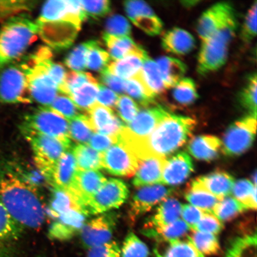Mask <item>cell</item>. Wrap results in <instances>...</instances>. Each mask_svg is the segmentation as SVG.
<instances>
[{"instance_id":"obj_1","label":"cell","mask_w":257,"mask_h":257,"mask_svg":"<svg viewBox=\"0 0 257 257\" xmlns=\"http://www.w3.org/2000/svg\"><path fill=\"white\" fill-rule=\"evenodd\" d=\"M37 191L9 165L0 168V200L22 227L39 229L46 219V208Z\"/></svg>"},{"instance_id":"obj_2","label":"cell","mask_w":257,"mask_h":257,"mask_svg":"<svg viewBox=\"0 0 257 257\" xmlns=\"http://www.w3.org/2000/svg\"><path fill=\"white\" fill-rule=\"evenodd\" d=\"M195 124L190 117L169 112L149 137L136 138L135 153L140 161L153 156L166 158L185 143Z\"/></svg>"},{"instance_id":"obj_3","label":"cell","mask_w":257,"mask_h":257,"mask_svg":"<svg viewBox=\"0 0 257 257\" xmlns=\"http://www.w3.org/2000/svg\"><path fill=\"white\" fill-rule=\"evenodd\" d=\"M37 34V22L25 14L4 22L0 27V71L23 56Z\"/></svg>"},{"instance_id":"obj_4","label":"cell","mask_w":257,"mask_h":257,"mask_svg":"<svg viewBox=\"0 0 257 257\" xmlns=\"http://www.w3.org/2000/svg\"><path fill=\"white\" fill-rule=\"evenodd\" d=\"M237 25L234 14L210 38L202 41L197 67L200 75L216 71L226 63L229 44L236 33Z\"/></svg>"},{"instance_id":"obj_5","label":"cell","mask_w":257,"mask_h":257,"mask_svg":"<svg viewBox=\"0 0 257 257\" xmlns=\"http://www.w3.org/2000/svg\"><path fill=\"white\" fill-rule=\"evenodd\" d=\"M20 130L33 150L36 168L53 186V173L58 161L67 152L71 144L27 128L20 127Z\"/></svg>"},{"instance_id":"obj_6","label":"cell","mask_w":257,"mask_h":257,"mask_svg":"<svg viewBox=\"0 0 257 257\" xmlns=\"http://www.w3.org/2000/svg\"><path fill=\"white\" fill-rule=\"evenodd\" d=\"M20 127L70 142L69 121L49 107H41L25 115Z\"/></svg>"},{"instance_id":"obj_7","label":"cell","mask_w":257,"mask_h":257,"mask_svg":"<svg viewBox=\"0 0 257 257\" xmlns=\"http://www.w3.org/2000/svg\"><path fill=\"white\" fill-rule=\"evenodd\" d=\"M23 64L13 63L0 71V102L5 104L31 103Z\"/></svg>"},{"instance_id":"obj_8","label":"cell","mask_w":257,"mask_h":257,"mask_svg":"<svg viewBox=\"0 0 257 257\" xmlns=\"http://www.w3.org/2000/svg\"><path fill=\"white\" fill-rule=\"evenodd\" d=\"M27 75L29 91L32 100L48 107L56 98L59 88L48 76L46 69L33 56L22 62Z\"/></svg>"},{"instance_id":"obj_9","label":"cell","mask_w":257,"mask_h":257,"mask_svg":"<svg viewBox=\"0 0 257 257\" xmlns=\"http://www.w3.org/2000/svg\"><path fill=\"white\" fill-rule=\"evenodd\" d=\"M127 185L117 179L107 180L96 194L88 201L85 213L97 214L117 208L127 200L128 196Z\"/></svg>"},{"instance_id":"obj_10","label":"cell","mask_w":257,"mask_h":257,"mask_svg":"<svg viewBox=\"0 0 257 257\" xmlns=\"http://www.w3.org/2000/svg\"><path fill=\"white\" fill-rule=\"evenodd\" d=\"M256 117L247 115L230 125L224 134L223 152L227 156H236L248 150L255 139Z\"/></svg>"},{"instance_id":"obj_11","label":"cell","mask_w":257,"mask_h":257,"mask_svg":"<svg viewBox=\"0 0 257 257\" xmlns=\"http://www.w3.org/2000/svg\"><path fill=\"white\" fill-rule=\"evenodd\" d=\"M140 163L133 152L118 140L116 143L102 154V168L112 175L133 176Z\"/></svg>"},{"instance_id":"obj_12","label":"cell","mask_w":257,"mask_h":257,"mask_svg":"<svg viewBox=\"0 0 257 257\" xmlns=\"http://www.w3.org/2000/svg\"><path fill=\"white\" fill-rule=\"evenodd\" d=\"M36 22L38 34L42 40L56 50L64 49L71 46L80 29L69 22Z\"/></svg>"},{"instance_id":"obj_13","label":"cell","mask_w":257,"mask_h":257,"mask_svg":"<svg viewBox=\"0 0 257 257\" xmlns=\"http://www.w3.org/2000/svg\"><path fill=\"white\" fill-rule=\"evenodd\" d=\"M85 19L87 18L80 1L51 0L45 3L37 21H66L80 27Z\"/></svg>"},{"instance_id":"obj_14","label":"cell","mask_w":257,"mask_h":257,"mask_svg":"<svg viewBox=\"0 0 257 257\" xmlns=\"http://www.w3.org/2000/svg\"><path fill=\"white\" fill-rule=\"evenodd\" d=\"M115 224L116 218L112 214H103L88 221L80 232L83 245L89 249L110 242Z\"/></svg>"},{"instance_id":"obj_15","label":"cell","mask_w":257,"mask_h":257,"mask_svg":"<svg viewBox=\"0 0 257 257\" xmlns=\"http://www.w3.org/2000/svg\"><path fill=\"white\" fill-rule=\"evenodd\" d=\"M107 180L98 170L82 171L78 170L72 187L66 191H69L75 197L82 211L86 215V204Z\"/></svg>"},{"instance_id":"obj_16","label":"cell","mask_w":257,"mask_h":257,"mask_svg":"<svg viewBox=\"0 0 257 257\" xmlns=\"http://www.w3.org/2000/svg\"><path fill=\"white\" fill-rule=\"evenodd\" d=\"M174 189L163 185H156L140 188L134 194L131 203L130 217L136 219L152 210L159 202L168 198Z\"/></svg>"},{"instance_id":"obj_17","label":"cell","mask_w":257,"mask_h":257,"mask_svg":"<svg viewBox=\"0 0 257 257\" xmlns=\"http://www.w3.org/2000/svg\"><path fill=\"white\" fill-rule=\"evenodd\" d=\"M124 6L128 18L147 34L155 36L162 32V21L146 2L126 1Z\"/></svg>"},{"instance_id":"obj_18","label":"cell","mask_w":257,"mask_h":257,"mask_svg":"<svg viewBox=\"0 0 257 257\" xmlns=\"http://www.w3.org/2000/svg\"><path fill=\"white\" fill-rule=\"evenodd\" d=\"M236 14L229 3H219L207 10L199 19L197 30L202 41L206 40Z\"/></svg>"},{"instance_id":"obj_19","label":"cell","mask_w":257,"mask_h":257,"mask_svg":"<svg viewBox=\"0 0 257 257\" xmlns=\"http://www.w3.org/2000/svg\"><path fill=\"white\" fill-rule=\"evenodd\" d=\"M86 216L82 212L76 210L61 214L51 225L48 237L51 240L59 241L72 239L84 226Z\"/></svg>"},{"instance_id":"obj_20","label":"cell","mask_w":257,"mask_h":257,"mask_svg":"<svg viewBox=\"0 0 257 257\" xmlns=\"http://www.w3.org/2000/svg\"><path fill=\"white\" fill-rule=\"evenodd\" d=\"M86 115L94 133L116 137L125 126L113 111L98 102L89 109Z\"/></svg>"},{"instance_id":"obj_21","label":"cell","mask_w":257,"mask_h":257,"mask_svg":"<svg viewBox=\"0 0 257 257\" xmlns=\"http://www.w3.org/2000/svg\"><path fill=\"white\" fill-rule=\"evenodd\" d=\"M194 170L192 160L188 153L181 152L166 159L164 166L162 184H182Z\"/></svg>"},{"instance_id":"obj_22","label":"cell","mask_w":257,"mask_h":257,"mask_svg":"<svg viewBox=\"0 0 257 257\" xmlns=\"http://www.w3.org/2000/svg\"><path fill=\"white\" fill-rule=\"evenodd\" d=\"M169 112L161 106L149 107L138 112L127 128L134 136L141 138L149 137Z\"/></svg>"},{"instance_id":"obj_23","label":"cell","mask_w":257,"mask_h":257,"mask_svg":"<svg viewBox=\"0 0 257 257\" xmlns=\"http://www.w3.org/2000/svg\"><path fill=\"white\" fill-rule=\"evenodd\" d=\"M22 228L0 200V257L11 256L15 243L21 235Z\"/></svg>"},{"instance_id":"obj_24","label":"cell","mask_w":257,"mask_h":257,"mask_svg":"<svg viewBox=\"0 0 257 257\" xmlns=\"http://www.w3.org/2000/svg\"><path fill=\"white\" fill-rule=\"evenodd\" d=\"M166 158L150 156L140 161L133 184L137 188L162 184V175Z\"/></svg>"},{"instance_id":"obj_25","label":"cell","mask_w":257,"mask_h":257,"mask_svg":"<svg viewBox=\"0 0 257 257\" xmlns=\"http://www.w3.org/2000/svg\"><path fill=\"white\" fill-rule=\"evenodd\" d=\"M182 205L176 199H165L156 213L145 225L143 231L157 230L174 223L181 216Z\"/></svg>"},{"instance_id":"obj_26","label":"cell","mask_w":257,"mask_h":257,"mask_svg":"<svg viewBox=\"0 0 257 257\" xmlns=\"http://www.w3.org/2000/svg\"><path fill=\"white\" fill-rule=\"evenodd\" d=\"M162 43L164 49L176 55H185L195 46L194 37L188 32L178 28L164 34Z\"/></svg>"},{"instance_id":"obj_27","label":"cell","mask_w":257,"mask_h":257,"mask_svg":"<svg viewBox=\"0 0 257 257\" xmlns=\"http://www.w3.org/2000/svg\"><path fill=\"white\" fill-rule=\"evenodd\" d=\"M78 172L76 160L71 152L64 153L57 163L53 176L54 188L69 190Z\"/></svg>"},{"instance_id":"obj_28","label":"cell","mask_w":257,"mask_h":257,"mask_svg":"<svg viewBox=\"0 0 257 257\" xmlns=\"http://www.w3.org/2000/svg\"><path fill=\"white\" fill-rule=\"evenodd\" d=\"M200 185L218 200L232 194L234 181L229 173L216 172L197 179Z\"/></svg>"},{"instance_id":"obj_29","label":"cell","mask_w":257,"mask_h":257,"mask_svg":"<svg viewBox=\"0 0 257 257\" xmlns=\"http://www.w3.org/2000/svg\"><path fill=\"white\" fill-rule=\"evenodd\" d=\"M148 57L146 51L142 53L131 54L119 60L108 64L107 69L112 75L123 80L134 78L142 69L145 60Z\"/></svg>"},{"instance_id":"obj_30","label":"cell","mask_w":257,"mask_h":257,"mask_svg":"<svg viewBox=\"0 0 257 257\" xmlns=\"http://www.w3.org/2000/svg\"><path fill=\"white\" fill-rule=\"evenodd\" d=\"M221 141L211 136H199L189 143L188 149L195 158L201 160L210 161L216 158L221 147Z\"/></svg>"},{"instance_id":"obj_31","label":"cell","mask_w":257,"mask_h":257,"mask_svg":"<svg viewBox=\"0 0 257 257\" xmlns=\"http://www.w3.org/2000/svg\"><path fill=\"white\" fill-rule=\"evenodd\" d=\"M103 39L108 48L109 55L114 61L121 60L131 54L146 51L130 37H115L104 33Z\"/></svg>"},{"instance_id":"obj_32","label":"cell","mask_w":257,"mask_h":257,"mask_svg":"<svg viewBox=\"0 0 257 257\" xmlns=\"http://www.w3.org/2000/svg\"><path fill=\"white\" fill-rule=\"evenodd\" d=\"M156 63L166 89L174 87L186 72L185 64L175 58L161 57Z\"/></svg>"},{"instance_id":"obj_33","label":"cell","mask_w":257,"mask_h":257,"mask_svg":"<svg viewBox=\"0 0 257 257\" xmlns=\"http://www.w3.org/2000/svg\"><path fill=\"white\" fill-rule=\"evenodd\" d=\"M71 210L82 212L76 199L69 191L54 188L49 207L46 208V214H48V217L55 220L61 214Z\"/></svg>"},{"instance_id":"obj_34","label":"cell","mask_w":257,"mask_h":257,"mask_svg":"<svg viewBox=\"0 0 257 257\" xmlns=\"http://www.w3.org/2000/svg\"><path fill=\"white\" fill-rule=\"evenodd\" d=\"M185 198L193 206L212 214H213L214 209L220 201L202 187L197 180L192 183L186 193Z\"/></svg>"},{"instance_id":"obj_35","label":"cell","mask_w":257,"mask_h":257,"mask_svg":"<svg viewBox=\"0 0 257 257\" xmlns=\"http://www.w3.org/2000/svg\"><path fill=\"white\" fill-rule=\"evenodd\" d=\"M98 85L95 79L73 90L68 96L80 110L88 111L96 102Z\"/></svg>"},{"instance_id":"obj_36","label":"cell","mask_w":257,"mask_h":257,"mask_svg":"<svg viewBox=\"0 0 257 257\" xmlns=\"http://www.w3.org/2000/svg\"><path fill=\"white\" fill-rule=\"evenodd\" d=\"M78 170H97L102 168V154L85 144H79L73 150Z\"/></svg>"},{"instance_id":"obj_37","label":"cell","mask_w":257,"mask_h":257,"mask_svg":"<svg viewBox=\"0 0 257 257\" xmlns=\"http://www.w3.org/2000/svg\"><path fill=\"white\" fill-rule=\"evenodd\" d=\"M124 91L145 107H149L155 102L156 96L148 88L141 71L134 78L125 80Z\"/></svg>"},{"instance_id":"obj_38","label":"cell","mask_w":257,"mask_h":257,"mask_svg":"<svg viewBox=\"0 0 257 257\" xmlns=\"http://www.w3.org/2000/svg\"><path fill=\"white\" fill-rule=\"evenodd\" d=\"M191 229L185 221L178 219L171 224L157 230L143 231L145 235L161 242H171L180 240L188 233Z\"/></svg>"},{"instance_id":"obj_39","label":"cell","mask_w":257,"mask_h":257,"mask_svg":"<svg viewBox=\"0 0 257 257\" xmlns=\"http://www.w3.org/2000/svg\"><path fill=\"white\" fill-rule=\"evenodd\" d=\"M168 243L169 245L163 252L155 250L156 257H204L189 237L186 240H176Z\"/></svg>"},{"instance_id":"obj_40","label":"cell","mask_w":257,"mask_h":257,"mask_svg":"<svg viewBox=\"0 0 257 257\" xmlns=\"http://www.w3.org/2000/svg\"><path fill=\"white\" fill-rule=\"evenodd\" d=\"M141 74L148 88L156 96L166 89L156 63L150 57L145 60Z\"/></svg>"},{"instance_id":"obj_41","label":"cell","mask_w":257,"mask_h":257,"mask_svg":"<svg viewBox=\"0 0 257 257\" xmlns=\"http://www.w3.org/2000/svg\"><path fill=\"white\" fill-rule=\"evenodd\" d=\"M226 257H256V234L237 237L231 243Z\"/></svg>"},{"instance_id":"obj_42","label":"cell","mask_w":257,"mask_h":257,"mask_svg":"<svg viewBox=\"0 0 257 257\" xmlns=\"http://www.w3.org/2000/svg\"><path fill=\"white\" fill-rule=\"evenodd\" d=\"M232 194L233 198L248 209L256 208V188L251 182L246 179L234 182Z\"/></svg>"},{"instance_id":"obj_43","label":"cell","mask_w":257,"mask_h":257,"mask_svg":"<svg viewBox=\"0 0 257 257\" xmlns=\"http://www.w3.org/2000/svg\"><path fill=\"white\" fill-rule=\"evenodd\" d=\"M246 210L241 202L229 196L218 201L214 209L213 215L220 221H229Z\"/></svg>"},{"instance_id":"obj_44","label":"cell","mask_w":257,"mask_h":257,"mask_svg":"<svg viewBox=\"0 0 257 257\" xmlns=\"http://www.w3.org/2000/svg\"><path fill=\"white\" fill-rule=\"evenodd\" d=\"M70 137L76 142L88 144L93 131L86 114H81L69 121Z\"/></svg>"},{"instance_id":"obj_45","label":"cell","mask_w":257,"mask_h":257,"mask_svg":"<svg viewBox=\"0 0 257 257\" xmlns=\"http://www.w3.org/2000/svg\"><path fill=\"white\" fill-rule=\"evenodd\" d=\"M189 238L195 248L203 255H216L219 252V242L215 234L193 231Z\"/></svg>"},{"instance_id":"obj_46","label":"cell","mask_w":257,"mask_h":257,"mask_svg":"<svg viewBox=\"0 0 257 257\" xmlns=\"http://www.w3.org/2000/svg\"><path fill=\"white\" fill-rule=\"evenodd\" d=\"M173 88V98L180 104L191 105L199 97L195 83L190 78L182 79Z\"/></svg>"},{"instance_id":"obj_47","label":"cell","mask_w":257,"mask_h":257,"mask_svg":"<svg viewBox=\"0 0 257 257\" xmlns=\"http://www.w3.org/2000/svg\"><path fill=\"white\" fill-rule=\"evenodd\" d=\"M256 75L250 76L245 87L240 92L239 102L249 115L256 117Z\"/></svg>"},{"instance_id":"obj_48","label":"cell","mask_w":257,"mask_h":257,"mask_svg":"<svg viewBox=\"0 0 257 257\" xmlns=\"http://www.w3.org/2000/svg\"><path fill=\"white\" fill-rule=\"evenodd\" d=\"M94 40L85 42L79 45L70 52L64 60L66 65L74 72H80L86 66L88 50Z\"/></svg>"},{"instance_id":"obj_49","label":"cell","mask_w":257,"mask_h":257,"mask_svg":"<svg viewBox=\"0 0 257 257\" xmlns=\"http://www.w3.org/2000/svg\"><path fill=\"white\" fill-rule=\"evenodd\" d=\"M99 45V42L93 41L88 50L86 67L90 70L101 72L107 68L110 57Z\"/></svg>"},{"instance_id":"obj_50","label":"cell","mask_w":257,"mask_h":257,"mask_svg":"<svg viewBox=\"0 0 257 257\" xmlns=\"http://www.w3.org/2000/svg\"><path fill=\"white\" fill-rule=\"evenodd\" d=\"M35 6L34 2L0 0V22L30 11Z\"/></svg>"},{"instance_id":"obj_51","label":"cell","mask_w":257,"mask_h":257,"mask_svg":"<svg viewBox=\"0 0 257 257\" xmlns=\"http://www.w3.org/2000/svg\"><path fill=\"white\" fill-rule=\"evenodd\" d=\"M149 250L136 234L128 233L121 249V257H149Z\"/></svg>"},{"instance_id":"obj_52","label":"cell","mask_w":257,"mask_h":257,"mask_svg":"<svg viewBox=\"0 0 257 257\" xmlns=\"http://www.w3.org/2000/svg\"><path fill=\"white\" fill-rule=\"evenodd\" d=\"M50 108L69 121L82 114V111L76 107L69 96L65 95L57 96Z\"/></svg>"},{"instance_id":"obj_53","label":"cell","mask_w":257,"mask_h":257,"mask_svg":"<svg viewBox=\"0 0 257 257\" xmlns=\"http://www.w3.org/2000/svg\"><path fill=\"white\" fill-rule=\"evenodd\" d=\"M115 109L122 120L127 124L130 123L140 111L136 102L125 95L118 96Z\"/></svg>"},{"instance_id":"obj_54","label":"cell","mask_w":257,"mask_h":257,"mask_svg":"<svg viewBox=\"0 0 257 257\" xmlns=\"http://www.w3.org/2000/svg\"><path fill=\"white\" fill-rule=\"evenodd\" d=\"M105 33L115 37H130L131 27L126 18L121 15H112L108 19Z\"/></svg>"},{"instance_id":"obj_55","label":"cell","mask_w":257,"mask_h":257,"mask_svg":"<svg viewBox=\"0 0 257 257\" xmlns=\"http://www.w3.org/2000/svg\"><path fill=\"white\" fill-rule=\"evenodd\" d=\"M95 79L91 73L83 72H70L66 73L64 85L60 92L64 95H68L70 92L80 87L86 82Z\"/></svg>"},{"instance_id":"obj_56","label":"cell","mask_w":257,"mask_h":257,"mask_svg":"<svg viewBox=\"0 0 257 257\" xmlns=\"http://www.w3.org/2000/svg\"><path fill=\"white\" fill-rule=\"evenodd\" d=\"M86 18L97 19L104 17L111 11L110 2L103 1H80Z\"/></svg>"},{"instance_id":"obj_57","label":"cell","mask_w":257,"mask_h":257,"mask_svg":"<svg viewBox=\"0 0 257 257\" xmlns=\"http://www.w3.org/2000/svg\"><path fill=\"white\" fill-rule=\"evenodd\" d=\"M256 2L249 9L243 25L241 38L245 43H249L256 34Z\"/></svg>"},{"instance_id":"obj_58","label":"cell","mask_w":257,"mask_h":257,"mask_svg":"<svg viewBox=\"0 0 257 257\" xmlns=\"http://www.w3.org/2000/svg\"><path fill=\"white\" fill-rule=\"evenodd\" d=\"M223 225L214 215L205 213L195 226L194 231L216 234L223 229Z\"/></svg>"},{"instance_id":"obj_59","label":"cell","mask_w":257,"mask_h":257,"mask_svg":"<svg viewBox=\"0 0 257 257\" xmlns=\"http://www.w3.org/2000/svg\"><path fill=\"white\" fill-rule=\"evenodd\" d=\"M87 257H121V249L114 241L88 249Z\"/></svg>"},{"instance_id":"obj_60","label":"cell","mask_w":257,"mask_h":257,"mask_svg":"<svg viewBox=\"0 0 257 257\" xmlns=\"http://www.w3.org/2000/svg\"><path fill=\"white\" fill-rule=\"evenodd\" d=\"M117 136L111 137L99 133L93 134L88 142L92 149L99 153H103L117 143Z\"/></svg>"},{"instance_id":"obj_61","label":"cell","mask_w":257,"mask_h":257,"mask_svg":"<svg viewBox=\"0 0 257 257\" xmlns=\"http://www.w3.org/2000/svg\"><path fill=\"white\" fill-rule=\"evenodd\" d=\"M204 212L192 205H182L181 216L183 220L187 224L191 230L194 231L195 226L201 220Z\"/></svg>"},{"instance_id":"obj_62","label":"cell","mask_w":257,"mask_h":257,"mask_svg":"<svg viewBox=\"0 0 257 257\" xmlns=\"http://www.w3.org/2000/svg\"><path fill=\"white\" fill-rule=\"evenodd\" d=\"M118 98V96L116 93L99 83L96 102L113 111V109L116 107Z\"/></svg>"},{"instance_id":"obj_63","label":"cell","mask_w":257,"mask_h":257,"mask_svg":"<svg viewBox=\"0 0 257 257\" xmlns=\"http://www.w3.org/2000/svg\"><path fill=\"white\" fill-rule=\"evenodd\" d=\"M100 79L105 85L118 94L124 92L125 80L112 75L108 71L107 67L101 72Z\"/></svg>"}]
</instances>
